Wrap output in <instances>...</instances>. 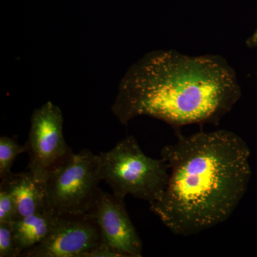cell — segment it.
Wrapping results in <instances>:
<instances>
[{"label":"cell","instance_id":"obj_1","mask_svg":"<svg viewBox=\"0 0 257 257\" xmlns=\"http://www.w3.org/2000/svg\"><path fill=\"white\" fill-rule=\"evenodd\" d=\"M176 135L161 150L170 170L167 189L150 209L171 232L188 237L232 215L251 179V150L229 130Z\"/></svg>","mask_w":257,"mask_h":257},{"label":"cell","instance_id":"obj_2","mask_svg":"<svg viewBox=\"0 0 257 257\" xmlns=\"http://www.w3.org/2000/svg\"><path fill=\"white\" fill-rule=\"evenodd\" d=\"M241 96L236 71L222 56L156 50L128 68L111 111L122 124L148 116L178 133L187 125L217 126Z\"/></svg>","mask_w":257,"mask_h":257},{"label":"cell","instance_id":"obj_3","mask_svg":"<svg viewBox=\"0 0 257 257\" xmlns=\"http://www.w3.org/2000/svg\"><path fill=\"white\" fill-rule=\"evenodd\" d=\"M99 156L101 180L116 197L124 199L131 195L150 205L162 199L168 184L170 167L162 157L147 156L135 137H126Z\"/></svg>","mask_w":257,"mask_h":257},{"label":"cell","instance_id":"obj_4","mask_svg":"<svg viewBox=\"0 0 257 257\" xmlns=\"http://www.w3.org/2000/svg\"><path fill=\"white\" fill-rule=\"evenodd\" d=\"M45 181L46 212L87 214L102 181L99 155L87 149L72 152L47 172Z\"/></svg>","mask_w":257,"mask_h":257},{"label":"cell","instance_id":"obj_5","mask_svg":"<svg viewBox=\"0 0 257 257\" xmlns=\"http://www.w3.org/2000/svg\"><path fill=\"white\" fill-rule=\"evenodd\" d=\"M63 115L52 101L37 108L31 116V125L25 147L29 155L28 170L43 179L47 172L72 150L66 143Z\"/></svg>","mask_w":257,"mask_h":257},{"label":"cell","instance_id":"obj_6","mask_svg":"<svg viewBox=\"0 0 257 257\" xmlns=\"http://www.w3.org/2000/svg\"><path fill=\"white\" fill-rule=\"evenodd\" d=\"M101 242L100 229L87 213L58 216L48 237L21 257H87Z\"/></svg>","mask_w":257,"mask_h":257},{"label":"cell","instance_id":"obj_7","mask_svg":"<svg viewBox=\"0 0 257 257\" xmlns=\"http://www.w3.org/2000/svg\"><path fill=\"white\" fill-rule=\"evenodd\" d=\"M87 214L97 223L103 243L123 257L143 256V241L126 211L124 199L99 187Z\"/></svg>","mask_w":257,"mask_h":257},{"label":"cell","instance_id":"obj_8","mask_svg":"<svg viewBox=\"0 0 257 257\" xmlns=\"http://www.w3.org/2000/svg\"><path fill=\"white\" fill-rule=\"evenodd\" d=\"M0 187L11 194L17 207V219L46 212L45 179L31 171L12 173L1 179Z\"/></svg>","mask_w":257,"mask_h":257},{"label":"cell","instance_id":"obj_9","mask_svg":"<svg viewBox=\"0 0 257 257\" xmlns=\"http://www.w3.org/2000/svg\"><path fill=\"white\" fill-rule=\"evenodd\" d=\"M58 216L37 213L16 219L12 222L18 257L48 237L55 228Z\"/></svg>","mask_w":257,"mask_h":257},{"label":"cell","instance_id":"obj_10","mask_svg":"<svg viewBox=\"0 0 257 257\" xmlns=\"http://www.w3.org/2000/svg\"><path fill=\"white\" fill-rule=\"evenodd\" d=\"M26 152L25 145H19L15 139L9 137L0 138V178L3 179L11 175L12 167L17 157Z\"/></svg>","mask_w":257,"mask_h":257},{"label":"cell","instance_id":"obj_11","mask_svg":"<svg viewBox=\"0 0 257 257\" xmlns=\"http://www.w3.org/2000/svg\"><path fill=\"white\" fill-rule=\"evenodd\" d=\"M0 257H18L12 222L0 223Z\"/></svg>","mask_w":257,"mask_h":257},{"label":"cell","instance_id":"obj_12","mask_svg":"<svg viewBox=\"0 0 257 257\" xmlns=\"http://www.w3.org/2000/svg\"><path fill=\"white\" fill-rule=\"evenodd\" d=\"M17 219V207L13 197L0 187V223L13 222Z\"/></svg>","mask_w":257,"mask_h":257},{"label":"cell","instance_id":"obj_13","mask_svg":"<svg viewBox=\"0 0 257 257\" xmlns=\"http://www.w3.org/2000/svg\"><path fill=\"white\" fill-rule=\"evenodd\" d=\"M87 257H123L122 255L114 248L101 242L99 246L93 248Z\"/></svg>","mask_w":257,"mask_h":257},{"label":"cell","instance_id":"obj_14","mask_svg":"<svg viewBox=\"0 0 257 257\" xmlns=\"http://www.w3.org/2000/svg\"><path fill=\"white\" fill-rule=\"evenodd\" d=\"M245 44L248 48H257V27L252 35L246 39Z\"/></svg>","mask_w":257,"mask_h":257}]
</instances>
